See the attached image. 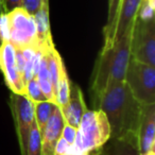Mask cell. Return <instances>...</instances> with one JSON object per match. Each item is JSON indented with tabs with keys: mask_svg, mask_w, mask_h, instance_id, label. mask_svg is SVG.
I'll use <instances>...</instances> for the list:
<instances>
[{
	"mask_svg": "<svg viewBox=\"0 0 155 155\" xmlns=\"http://www.w3.org/2000/svg\"><path fill=\"white\" fill-rule=\"evenodd\" d=\"M141 105L124 82L107 84L96 103L95 110L105 114L110 127V138L138 140Z\"/></svg>",
	"mask_w": 155,
	"mask_h": 155,
	"instance_id": "cell-1",
	"label": "cell"
},
{
	"mask_svg": "<svg viewBox=\"0 0 155 155\" xmlns=\"http://www.w3.org/2000/svg\"><path fill=\"white\" fill-rule=\"evenodd\" d=\"M132 30L110 47L102 48L99 53L91 79V94L94 104L108 83L124 82L125 71L131 58Z\"/></svg>",
	"mask_w": 155,
	"mask_h": 155,
	"instance_id": "cell-2",
	"label": "cell"
},
{
	"mask_svg": "<svg viewBox=\"0 0 155 155\" xmlns=\"http://www.w3.org/2000/svg\"><path fill=\"white\" fill-rule=\"evenodd\" d=\"M110 138V127L105 114L100 110H87L77 129L73 150L91 154L101 149Z\"/></svg>",
	"mask_w": 155,
	"mask_h": 155,
	"instance_id": "cell-3",
	"label": "cell"
},
{
	"mask_svg": "<svg viewBox=\"0 0 155 155\" xmlns=\"http://www.w3.org/2000/svg\"><path fill=\"white\" fill-rule=\"evenodd\" d=\"M124 83L140 104L155 103V67L130 58Z\"/></svg>",
	"mask_w": 155,
	"mask_h": 155,
	"instance_id": "cell-4",
	"label": "cell"
},
{
	"mask_svg": "<svg viewBox=\"0 0 155 155\" xmlns=\"http://www.w3.org/2000/svg\"><path fill=\"white\" fill-rule=\"evenodd\" d=\"M131 58L155 67V18L144 21L136 17L132 30Z\"/></svg>",
	"mask_w": 155,
	"mask_h": 155,
	"instance_id": "cell-5",
	"label": "cell"
},
{
	"mask_svg": "<svg viewBox=\"0 0 155 155\" xmlns=\"http://www.w3.org/2000/svg\"><path fill=\"white\" fill-rule=\"evenodd\" d=\"M9 25V41L18 49L27 47L38 48L36 26L32 15L22 8H17L7 14Z\"/></svg>",
	"mask_w": 155,
	"mask_h": 155,
	"instance_id": "cell-6",
	"label": "cell"
},
{
	"mask_svg": "<svg viewBox=\"0 0 155 155\" xmlns=\"http://www.w3.org/2000/svg\"><path fill=\"white\" fill-rule=\"evenodd\" d=\"M10 108L13 115L21 154L27 148L29 135L34 123V103L25 95L10 94Z\"/></svg>",
	"mask_w": 155,
	"mask_h": 155,
	"instance_id": "cell-7",
	"label": "cell"
},
{
	"mask_svg": "<svg viewBox=\"0 0 155 155\" xmlns=\"http://www.w3.org/2000/svg\"><path fill=\"white\" fill-rule=\"evenodd\" d=\"M0 71L11 93L25 95V82L15 64V47L9 41H2L0 48Z\"/></svg>",
	"mask_w": 155,
	"mask_h": 155,
	"instance_id": "cell-8",
	"label": "cell"
},
{
	"mask_svg": "<svg viewBox=\"0 0 155 155\" xmlns=\"http://www.w3.org/2000/svg\"><path fill=\"white\" fill-rule=\"evenodd\" d=\"M137 138L140 155L155 149V103L141 105Z\"/></svg>",
	"mask_w": 155,
	"mask_h": 155,
	"instance_id": "cell-9",
	"label": "cell"
},
{
	"mask_svg": "<svg viewBox=\"0 0 155 155\" xmlns=\"http://www.w3.org/2000/svg\"><path fill=\"white\" fill-rule=\"evenodd\" d=\"M60 110L65 120V123L78 129L83 115L87 110L82 91L78 84L70 81L68 103L66 104V106L60 108Z\"/></svg>",
	"mask_w": 155,
	"mask_h": 155,
	"instance_id": "cell-10",
	"label": "cell"
},
{
	"mask_svg": "<svg viewBox=\"0 0 155 155\" xmlns=\"http://www.w3.org/2000/svg\"><path fill=\"white\" fill-rule=\"evenodd\" d=\"M65 125V120L61 110L55 106L50 116L41 136V155H54V150L58 141L62 137V132Z\"/></svg>",
	"mask_w": 155,
	"mask_h": 155,
	"instance_id": "cell-11",
	"label": "cell"
},
{
	"mask_svg": "<svg viewBox=\"0 0 155 155\" xmlns=\"http://www.w3.org/2000/svg\"><path fill=\"white\" fill-rule=\"evenodd\" d=\"M88 155H140L138 140L110 138L101 149Z\"/></svg>",
	"mask_w": 155,
	"mask_h": 155,
	"instance_id": "cell-12",
	"label": "cell"
},
{
	"mask_svg": "<svg viewBox=\"0 0 155 155\" xmlns=\"http://www.w3.org/2000/svg\"><path fill=\"white\" fill-rule=\"evenodd\" d=\"M33 17H34L35 26H36V36L38 48L45 51V50L53 47L54 44L51 35V29H50L49 9L41 7V9Z\"/></svg>",
	"mask_w": 155,
	"mask_h": 155,
	"instance_id": "cell-13",
	"label": "cell"
},
{
	"mask_svg": "<svg viewBox=\"0 0 155 155\" xmlns=\"http://www.w3.org/2000/svg\"><path fill=\"white\" fill-rule=\"evenodd\" d=\"M36 80L39 87H41V93L44 94L46 99L48 101L54 103L53 89H52L51 81H50L49 70H48V65H47V58H46L45 52H44L43 56H41V64H39L38 71H37V74H36Z\"/></svg>",
	"mask_w": 155,
	"mask_h": 155,
	"instance_id": "cell-14",
	"label": "cell"
},
{
	"mask_svg": "<svg viewBox=\"0 0 155 155\" xmlns=\"http://www.w3.org/2000/svg\"><path fill=\"white\" fill-rule=\"evenodd\" d=\"M121 0H108V9H107V20L103 28V47L107 48L110 45L114 32V27L116 24L117 15H118L119 8H120Z\"/></svg>",
	"mask_w": 155,
	"mask_h": 155,
	"instance_id": "cell-15",
	"label": "cell"
},
{
	"mask_svg": "<svg viewBox=\"0 0 155 155\" xmlns=\"http://www.w3.org/2000/svg\"><path fill=\"white\" fill-rule=\"evenodd\" d=\"M55 106L56 105L53 102H50V101H43V102L34 103L35 123H36L41 134L43 133L44 129H45L50 116H51L52 113H53Z\"/></svg>",
	"mask_w": 155,
	"mask_h": 155,
	"instance_id": "cell-16",
	"label": "cell"
},
{
	"mask_svg": "<svg viewBox=\"0 0 155 155\" xmlns=\"http://www.w3.org/2000/svg\"><path fill=\"white\" fill-rule=\"evenodd\" d=\"M21 155H41V136L35 121L31 127L27 148Z\"/></svg>",
	"mask_w": 155,
	"mask_h": 155,
	"instance_id": "cell-17",
	"label": "cell"
},
{
	"mask_svg": "<svg viewBox=\"0 0 155 155\" xmlns=\"http://www.w3.org/2000/svg\"><path fill=\"white\" fill-rule=\"evenodd\" d=\"M38 48L33 47H27L22 48L21 51L25 58V71H24V82L26 86L27 82L30 81L34 75H33V67H34V58H35V52Z\"/></svg>",
	"mask_w": 155,
	"mask_h": 155,
	"instance_id": "cell-18",
	"label": "cell"
},
{
	"mask_svg": "<svg viewBox=\"0 0 155 155\" xmlns=\"http://www.w3.org/2000/svg\"><path fill=\"white\" fill-rule=\"evenodd\" d=\"M25 96L28 97L33 103L48 101L45 96H44V94L41 93V87H39L35 77H33L30 81L27 82L26 86H25Z\"/></svg>",
	"mask_w": 155,
	"mask_h": 155,
	"instance_id": "cell-19",
	"label": "cell"
},
{
	"mask_svg": "<svg viewBox=\"0 0 155 155\" xmlns=\"http://www.w3.org/2000/svg\"><path fill=\"white\" fill-rule=\"evenodd\" d=\"M155 0H142L137 13V18L140 20H150L155 18Z\"/></svg>",
	"mask_w": 155,
	"mask_h": 155,
	"instance_id": "cell-20",
	"label": "cell"
},
{
	"mask_svg": "<svg viewBox=\"0 0 155 155\" xmlns=\"http://www.w3.org/2000/svg\"><path fill=\"white\" fill-rule=\"evenodd\" d=\"M41 0H21V8L32 16H34L41 9Z\"/></svg>",
	"mask_w": 155,
	"mask_h": 155,
	"instance_id": "cell-21",
	"label": "cell"
},
{
	"mask_svg": "<svg viewBox=\"0 0 155 155\" xmlns=\"http://www.w3.org/2000/svg\"><path fill=\"white\" fill-rule=\"evenodd\" d=\"M75 136H77V129L65 123L64 129H63V132H62L63 139H64L69 146H72V144L74 143Z\"/></svg>",
	"mask_w": 155,
	"mask_h": 155,
	"instance_id": "cell-22",
	"label": "cell"
},
{
	"mask_svg": "<svg viewBox=\"0 0 155 155\" xmlns=\"http://www.w3.org/2000/svg\"><path fill=\"white\" fill-rule=\"evenodd\" d=\"M3 14L10 13L17 8H21V0H1Z\"/></svg>",
	"mask_w": 155,
	"mask_h": 155,
	"instance_id": "cell-23",
	"label": "cell"
},
{
	"mask_svg": "<svg viewBox=\"0 0 155 155\" xmlns=\"http://www.w3.org/2000/svg\"><path fill=\"white\" fill-rule=\"evenodd\" d=\"M43 1V7L49 9V0H41Z\"/></svg>",
	"mask_w": 155,
	"mask_h": 155,
	"instance_id": "cell-24",
	"label": "cell"
},
{
	"mask_svg": "<svg viewBox=\"0 0 155 155\" xmlns=\"http://www.w3.org/2000/svg\"><path fill=\"white\" fill-rule=\"evenodd\" d=\"M142 155H155V149H152V150L148 151L147 153H144V154Z\"/></svg>",
	"mask_w": 155,
	"mask_h": 155,
	"instance_id": "cell-25",
	"label": "cell"
},
{
	"mask_svg": "<svg viewBox=\"0 0 155 155\" xmlns=\"http://www.w3.org/2000/svg\"><path fill=\"white\" fill-rule=\"evenodd\" d=\"M3 14V10H2V5H1V0H0V16Z\"/></svg>",
	"mask_w": 155,
	"mask_h": 155,
	"instance_id": "cell-26",
	"label": "cell"
},
{
	"mask_svg": "<svg viewBox=\"0 0 155 155\" xmlns=\"http://www.w3.org/2000/svg\"><path fill=\"white\" fill-rule=\"evenodd\" d=\"M1 45H2V39H1V37H0V48H1Z\"/></svg>",
	"mask_w": 155,
	"mask_h": 155,
	"instance_id": "cell-27",
	"label": "cell"
},
{
	"mask_svg": "<svg viewBox=\"0 0 155 155\" xmlns=\"http://www.w3.org/2000/svg\"><path fill=\"white\" fill-rule=\"evenodd\" d=\"M78 155H88V154H84V153H83V154H78Z\"/></svg>",
	"mask_w": 155,
	"mask_h": 155,
	"instance_id": "cell-28",
	"label": "cell"
}]
</instances>
